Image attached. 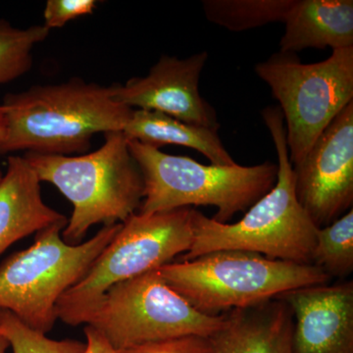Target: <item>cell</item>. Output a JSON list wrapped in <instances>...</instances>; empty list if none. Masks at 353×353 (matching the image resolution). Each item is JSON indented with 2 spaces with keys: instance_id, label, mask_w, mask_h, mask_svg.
<instances>
[{
  "instance_id": "cell-15",
  "label": "cell",
  "mask_w": 353,
  "mask_h": 353,
  "mask_svg": "<svg viewBox=\"0 0 353 353\" xmlns=\"http://www.w3.org/2000/svg\"><path fill=\"white\" fill-rule=\"evenodd\" d=\"M284 24L280 52L353 48L352 0H294Z\"/></svg>"
},
{
  "instance_id": "cell-20",
  "label": "cell",
  "mask_w": 353,
  "mask_h": 353,
  "mask_svg": "<svg viewBox=\"0 0 353 353\" xmlns=\"http://www.w3.org/2000/svg\"><path fill=\"white\" fill-rule=\"evenodd\" d=\"M0 333L8 341L13 353H83L85 350V343L82 341L51 340L6 310H0Z\"/></svg>"
},
{
  "instance_id": "cell-24",
  "label": "cell",
  "mask_w": 353,
  "mask_h": 353,
  "mask_svg": "<svg viewBox=\"0 0 353 353\" xmlns=\"http://www.w3.org/2000/svg\"><path fill=\"white\" fill-rule=\"evenodd\" d=\"M4 132H6V119H4L3 108L0 104V143L3 139Z\"/></svg>"
},
{
  "instance_id": "cell-5",
  "label": "cell",
  "mask_w": 353,
  "mask_h": 353,
  "mask_svg": "<svg viewBox=\"0 0 353 353\" xmlns=\"http://www.w3.org/2000/svg\"><path fill=\"white\" fill-rule=\"evenodd\" d=\"M157 270L192 307L211 316L255 305L299 288L324 285L331 279L313 264L272 260L240 250L170 262Z\"/></svg>"
},
{
  "instance_id": "cell-4",
  "label": "cell",
  "mask_w": 353,
  "mask_h": 353,
  "mask_svg": "<svg viewBox=\"0 0 353 353\" xmlns=\"http://www.w3.org/2000/svg\"><path fill=\"white\" fill-rule=\"evenodd\" d=\"M128 145L145 182L139 214L211 205L217 208L212 219L226 224L268 194L277 181L278 165L270 161L254 166L203 165L134 139H128Z\"/></svg>"
},
{
  "instance_id": "cell-1",
  "label": "cell",
  "mask_w": 353,
  "mask_h": 353,
  "mask_svg": "<svg viewBox=\"0 0 353 353\" xmlns=\"http://www.w3.org/2000/svg\"><path fill=\"white\" fill-rule=\"evenodd\" d=\"M1 106L6 132L0 154H83L94 134L123 132L134 110L114 99V85L79 78L7 94Z\"/></svg>"
},
{
  "instance_id": "cell-21",
  "label": "cell",
  "mask_w": 353,
  "mask_h": 353,
  "mask_svg": "<svg viewBox=\"0 0 353 353\" xmlns=\"http://www.w3.org/2000/svg\"><path fill=\"white\" fill-rule=\"evenodd\" d=\"M95 0H48L44 7V27L59 29L70 21L88 15L97 8Z\"/></svg>"
},
{
  "instance_id": "cell-26",
  "label": "cell",
  "mask_w": 353,
  "mask_h": 353,
  "mask_svg": "<svg viewBox=\"0 0 353 353\" xmlns=\"http://www.w3.org/2000/svg\"><path fill=\"white\" fill-rule=\"evenodd\" d=\"M3 171H2L1 167H0V181L2 180V176H3Z\"/></svg>"
},
{
  "instance_id": "cell-19",
  "label": "cell",
  "mask_w": 353,
  "mask_h": 353,
  "mask_svg": "<svg viewBox=\"0 0 353 353\" xmlns=\"http://www.w3.org/2000/svg\"><path fill=\"white\" fill-rule=\"evenodd\" d=\"M50 32L43 25L20 29L0 19V85L12 82L31 70L32 51L46 41Z\"/></svg>"
},
{
  "instance_id": "cell-6",
  "label": "cell",
  "mask_w": 353,
  "mask_h": 353,
  "mask_svg": "<svg viewBox=\"0 0 353 353\" xmlns=\"http://www.w3.org/2000/svg\"><path fill=\"white\" fill-rule=\"evenodd\" d=\"M68 221L39 231L30 248L0 264V310L44 334L58 320L60 297L85 277L121 227V223L103 226L90 240L69 245L62 239Z\"/></svg>"
},
{
  "instance_id": "cell-10",
  "label": "cell",
  "mask_w": 353,
  "mask_h": 353,
  "mask_svg": "<svg viewBox=\"0 0 353 353\" xmlns=\"http://www.w3.org/2000/svg\"><path fill=\"white\" fill-rule=\"evenodd\" d=\"M299 203L316 227H326L353 203V101L292 166Z\"/></svg>"
},
{
  "instance_id": "cell-18",
  "label": "cell",
  "mask_w": 353,
  "mask_h": 353,
  "mask_svg": "<svg viewBox=\"0 0 353 353\" xmlns=\"http://www.w3.org/2000/svg\"><path fill=\"white\" fill-rule=\"evenodd\" d=\"M311 263L330 278H345L352 273V208L332 224L318 229Z\"/></svg>"
},
{
  "instance_id": "cell-3",
  "label": "cell",
  "mask_w": 353,
  "mask_h": 353,
  "mask_svg": "<svg viewBox=\"0 0 353 353\" xmlns=\"http://www.w3.org/2000/svg\"><path fill=\"white\" fill-rule=\"evenodd\" d=\"M95 152L70 155L26 152L41 182L50 183L73 206L62 239L79 245L88 230L125 222L136 214L145 196L143 174L123 132L104 134Z\"/></svg>"
},
{
  "instance_id": "cell-23",
  "label": "cell",
  "mask_w": 353,
  "mask_h": 353,
  "mask_svg": "<svg viewBox=\"0 0 353 353\" xmlns=\"http://www.w3.org/2000/svg\"><path fill=\"white\" fill-rule=\"evenodd\" d=\"M85 350L83 353H119L110 343L94 327L85 325Z\"/></svg>"
},
{
  "instance_id": "cell-14",
  "label": "cell",
  "mask_w": 353,
  "mask_h": 353,
  "mask_svg": "<svg viewBox=\"0 0 353 353\" xmlns=\"http://www.w3.org/2000/svg\"><path fill=\"white\" fill-rule=\"evenodd\" d=\"M41 185L24 157H8L0 181V255L26 236L68 221L43 201Z\"/></svg>"
},
{
  "instance_id": "cell-2",
  "label": "cell",
  "mask_w": 353,
  "mask_h": 353,
  "mask_svg": "<svg viewBox=\"0 0 353 353\" xmlns=\"http://www.w3.org/2000/svg\"><path fill=\"white\" fill-rule=\"evenodd\" d=\"M278 157L277 181L273 189L248 209L234 224H222L192 209V245L179 261L220 250L259 253L272 260L312 264L318 228L299 203L290 163L284 116L279 106L262 111Z\"/></svg>"
},
{
  "instance_id": "cell-8",
  "label": "cell",
  "mask_w": 353,
  "mask_h": 353,
  "mask_svg": "<svg viewBox=\"0 0 353 353\" xmlns=\"http://www.w3.org/2000/svg\"><path fill=\"white\" fill-rule=\"evenodd\" d=\"M284 116L292 166L305 157L316 139L353 101V48L333 50L318 63L305 64L294 53H278L255 65Z\"/></svg>"
},
{
  "instance_id": "cell-22",
  "label": "cell",
  "mask_w": 353,
  "mask_h": 353,
  "mask_svg": "<svg viewBox=\"0 0 353 353\" xmlns=\"http://www.w3.org/2000/svg\"><path fill=\"white\" fill-rule=\"evenodd\" d=\"M119 353H212L208 336H185L118 350Z\"/></svg>"
},
{
  "instance_id": "cell-25",
  "label": "cell",
  "mask_w": 353,
  "mask_h": 353,
  "mask_svg": "<svg viewBox=\"0 0 353 353\" xmlns=\"http://www.w3.org/2000/svg\"><path fill=\"white\" fill-rule=\"evenodd\" d=\"M8 347H10L8 341L4 338L3 334L0 333V353H6Z\"/></svg>"
},
{
  "instance_id": "cell-7",
  "label": "cell",
  "mask_w": 353,
  "mask_h": 353,
  "mask_svg": "<svg viewBox=\"0 0 353 353\" xmlns=\"http://www.w3.org/2000/svg\"><path fill=\"white\" fill-rule=\"evenodd\" d=\"M192 208L153 214H136L121 223L118 233L102 250L85 277L60 297L58 320L70 326L85 325L113 285L157 270L189 252Z\"/></svg>"
},
{
  "instance_id": "cell-11",
  "label": "cell",
  "mask_w": 353,
  "mask_h": 353,
  "mask_svg": "<svg viewBox=\"0 0 353 353\" xmlns=\"http://www.w3.org/2000/svg\"><path fill=\"white\" fill-rule=\"evenodd\" d=\"M208 60V51L183 59L164 55L148 75L134 77L125 85H114V99L132 109L157 111L218 131L217 113L199 90L202 70Z\"/></svg>"
},
{
  "instance_id": "cell-12",
  "label": "cell",
  "mask_w": 353,
  "mask_h": 353,
  "mask_svg": "<svg viewBox=\"0 0 353 353\" xmlns=\"http://www.w3.org/2000/svg\"><path fill=\"white\" fill-rule=\"evenodd\" d=\"M294 316L292 353H353V282L315 285L276 297Z\"/></svg>"
},
{
  "instance_id": "cell-17",
  "label": "cell",
  "mask_w": 353,
  "mask_h": 353,
  "mask_svg": "<svg viewBox=\"0 0 353 353\" xmlns=\"http://www.w3.org/2000/svg\"><path fill=\"white\" fill-rule=\"evenodd\" d=\"M294 0H203L206 19L228 31L243 32L284 23Z\"/></svg>"
},
{
  "instance_id": "cell-9",
  "label": "cell",
  "mask_w": 353,
  "mask_h": 353,
  "mask_svg": "<svg viewBox=\"0 0 353 353\" xmlns=\"http://www.w3.org/2000/svg\"><path fill=\"white\" fill-rule=\"evenodd\" d=\"M223 322L224 315L199 312L152 270L113 285L85 325L121 350L185 336L209 338Z\"/></svg>"
},
{
  "instance_id": "cell-13",
  "label": "cell",
  "mask_w": 353,
  "mask_h": 353,
  "mask_svg": "<svg viewBox=\"0 0 353 353\" xmlns=\"http://www.w3.org/2000/svg\"><path fill=\"white\" fill-rule=\"evenodd\" d=\"M223 315L209 336L212 353H292L294 316L285 301L269 299Z\"/></svg>"
},
{
  "instance_id": "cell-16",
  "label": "cell",
  "mask_w": 353,
  "mask_h": 353,
  "mask_svg": "<svg viewBox=\"0 0 353 353\" xmlns=\"http://www.w3.org/2000/svg\"><path fill=\"white\" fill-rule=\"evenodd\" d=\"M128 139L160 150L164 145H180L202 153L211 164H236L220 139L218 131L196 126L157 111L134 109L123 130Z\"/></svg>"
}]
</instances>
